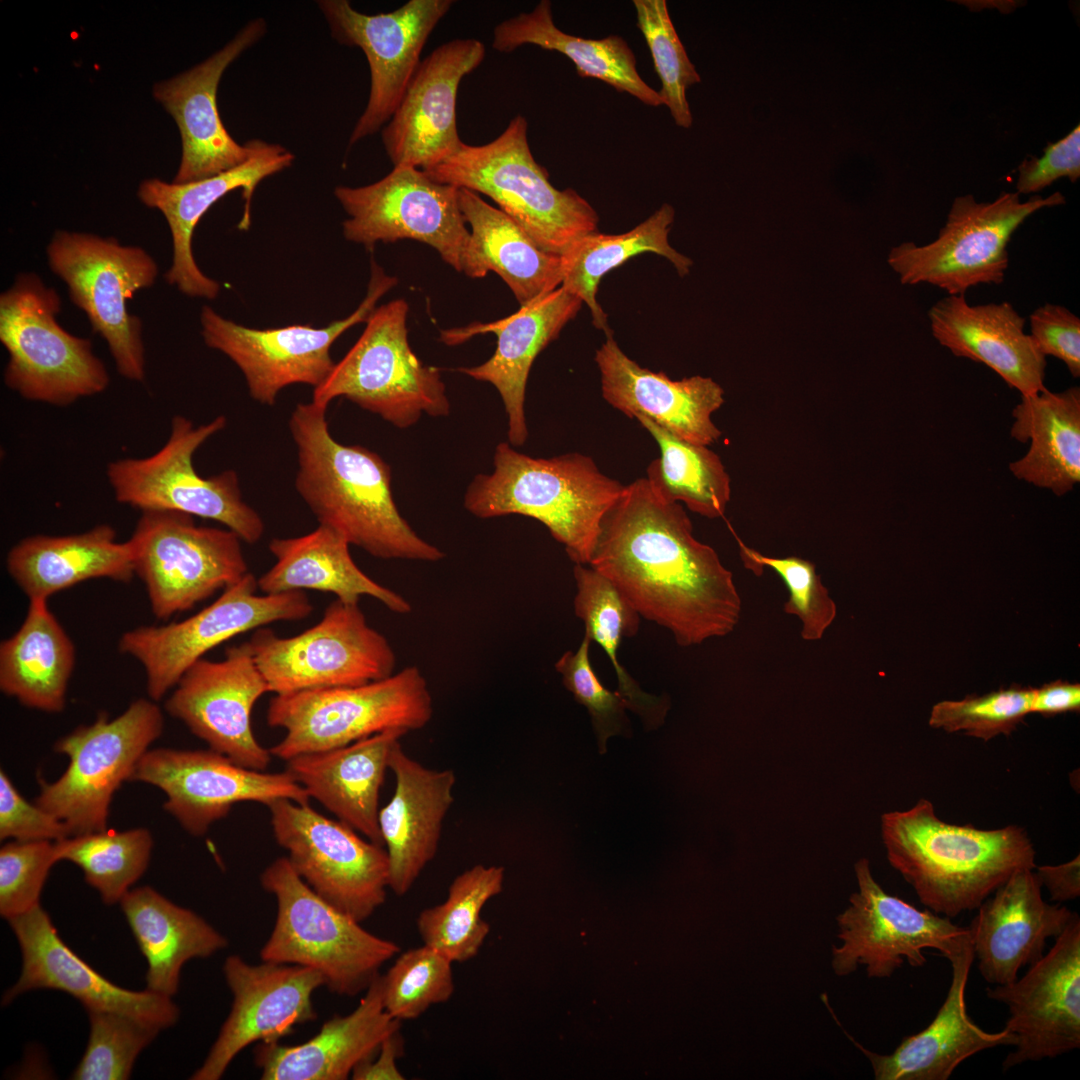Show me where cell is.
Instances as JSON below:
<instances>
[{"label":"cell","instance_id":"cell-1","mask_svg":"<svg viewBox=\"0 0 1080 1080\" xmlns=\"http://www.w3.org/2000/svg\"><path fill=\"white\" fill-rule=\"evenodd\" d=\"M588 565L682 647L726 636L740 620L732 572L694 537L682 505L659 495L647 478L623 487L601 522Z\"/></svg>","mask_w":1080,"mask_h":1080},{"label":"cell","instance_id":"cell-2","mask_svg":"<svg viewBox=\"0 0 1080 1080\" xmlns=\"http://www.w3.org/2000/svg\"><path fill=\"white\" fill-rule=\"evenodd\" d=\"M326 411L312 401L299 403L289 419L298 459L295 488L319 525L376 558L442 560L445 553L419 536L400 514L390 466L363 446L337 442Z\"/></svg>","mask_w":1080,"mask_h":1080},{"label":"cell","instance_id":"cell-3","mask_svg":"<svg viewBox=\"0 0 1080 1080\" xmlns=\"http://www.w3.org/2000/svg\"><path fill=\"white\" fill-rule=\"evenodd\" d=\"M887 859L934 913L953 918L975 910L1014 872L1035 869L1024 828L978 829L944 822L931 801L881 817Z\"/></svg>","mask_w":1080,"mask_h":1080},{"label":"cell","instance_id":"cell-4","mask_svg":"<svg viewBox=\"0 0 1080 1080\" xmlns=\"http://www.w3.org/2000/svg\"><path fill=\"white\" fill-rule=\"evenodd\" d=\"M507 442L493 455V470L478 474L463 504L472 515L489 519L518 514L541 522L575 564L588 565L601 522L623 485L580 453L534 458Z\"/></svg>","mask_w":1080,"mask_h":1080},{"label":"cell","instance_id":"cell-5","mask_svg":"<svg viewBox=\"0 0 1080 1080\" xmlns=\"http://www.w3.org/2000/svg\"><path fill=\"white\" fill-rule=\"evenodd\" d=\"M527 132V120L517 115L491 142H463L423 171L436 182L489 197L542 250L562 256L576 240L598 231L599 216L575 190L550 183L547 170L533 157Z\"/></svg>","mask_w":1080,"mask_h":1080},{"label":"cell","instance_id":"cell-6","mask_svg":"<svg viewBox=\"0 0 1080 1080\" xmlns=\"http://www.w3.org/2000/svg\"><path fill=\"white\" fill-rule=\"evenodd\" d=\"M260 880L277 902L273 930L260 951L262 961L314 969L331 992L354 997L401 952L398 944L372 934L321 898L287 857L274 860Z\"/></svg>","mask_w":1080,"mask_h":1080},{"label":"cell","instance_id":"cell-7","mask_svg":"<svg viewBox=\"0 0 1080 1080\" xmlns=\"http://www.w3.org/2000/svg\"><path fill=\"white\" fill-rule=\"evenodd\" d=\"M58 292L21 273L0 295V342L9 359L4 383L22 398L64 407L107 389L110 375L90 339L57 321Z\"/></svg>","mask_w":1080,"mask_h":1080},{"label":"cell","instance_id":"cell-8","mask_svg":"<svg viewBox=\"0 0 1080 1080\" xmlns=\"http://www.w3.org/2000/svg\"><path fill=\"white\" fill-rule=\"evenodd\" d=\"M433 713L427 680L415 665L361 685L280 694L270 700L266 719L286 733L269 750L287 761L391 729L420 730Z\"/></svg>","mask_w":1080,"mask_h":1080},{"label":"cell","instance_id":"cell-9","mask_svg":"<svg viewBox=\"0 0 1080 1080\" xmlns=\"http://www.w3.org/2000/svg\"><path fill=\"white\" fill-rule=\"evenodd\" d=\"M408 310L403 299L375 308L359 339L313 389L312 402L328 408L344 397L401 429L416 424L423 413L448 416L440 370L425 365L409 344Z\"/></svg>","mask_w":1080,"mask_h":1080},{"label":"cell","instance_id":"cell-10","mask_svg":"<svg viewBox=\"0 0 1080 1080\" xmlns=\"http://www.w3.org/2000/svg\"><path fill=\"white\" fill-rule=\"evenodd\" d=\"M226 424L224 415L198 426L185 416H173L168 439L158 451L107 464V480L115 500L141 512L175 511L213 520L243 542H258L265 525L243 500L237 473L225 470L202 477L193 465L195 452Z\"/></svg>","mask_w":1080,"mask_h":1080},{"label":"cell","instance_id":"cell-11","mask_svg":"<svg viewBox=\"0 0 1080 1080\" xmlns=\"http://www.w3.org/2000/svg\"><path fill=\"white\" fill-rule=\"evenodd\" d=\"M46 255L71 302L106 342L118 373L143 382V326L128 312L127 302L154 285L159 273L155 259L142 247L123 245L114 237L65 230L54 233Z\"/></svg>","mask_w":1080,"mask_h":1080},{"label":"cell","instance_id":"cell-12","mask_svg":"<svg viewBox=\"0 0 1080 1080\" xmlns=\"http://www.w3.org/2000/svg\"><path fill=\"white\" fill-rule=\"evenodd\" d=\"M155 702L138 698L114 719L100 713L93 724L55 743L54 750L68 757V766L54 782L39 781L35 803L61 820L70 836L107 830L115 792L131 780L163 732L164 716Z\"/></svg>","mask_w":1080,"mask_h":1080},{"label":"cell","instance_id":"cell-13","mask_svg":"<svg viewBox=\"0 0 1080 1080\" xmlns=\"http://www.w3.org/2000/svg\"><path fill=\"white\" fill-rule=\"evenodd\" d=\"M1064 203L1060 192L1026 201L1017 192H1002L992 202L958 196L932 242L902 243L891 249L888 263L902 284H930L949 295H965L980 284L999 285L1009 265L1013 233L1036 211Z\"/></svg>","mask_w":1080,"mask_h":1080},{"label":"cell","instance_id":"cell-14","mask_svg":"<svg viewBox=\"0 0 1080 1080\" xmlns=\"http://www.w3.org/2000/svg\"><path fill=\"white\" fill-rule=\"evenodd\" d=\"M247 644L276 695L361 685L392 675L396 666L392 646L368 624L359 604L338 599L318 623L298 635L280 637L262 627Z\"/></svg>","mask_w":1080,"mask_h":1080},{"label":"cell","instance_id":"cell-15","mask_svg":"<svg viewBox=\"0 0 1080 1080\" xmlns=\"http://www.w3.org/2000/svg\"><path fill=\"white\" fill-rule=\"evenodd\" d=\"M154 616L167 620L249 573L242 540L175 511H144L128 539Z\"/></svg>","mask_w":1080,"mask_h":1080},{"label":"cell","instance_id":"cell-16","mask_svg":"<svg viewBox=\"0 0 1080 1080\" xmlns=\"http://www.w3.org/2000/svg\"><path fill=\"white\" fill-rule=\"evenodd\" d=\"M258 589L257 578L249 572L182 621L139 626L122 634L118 649L143 666L150 699L161 700L195 662L218 645L274 622L305 619L313 611L303 591L259 595Z\"/></svg>","mask_w":1080,"mask_h":1080},{"label":"cell","instance_id":"cell-17","mask_svg":"<svg viewBox=\"0 0 1080 1080\" xmlns=\"http://www.w3.org/2000/svg\"><path fill=\"white\" fill-rule=\"evenodd\" d=\"M397 282V278L372 262L367 293L361 304L346 318L323 328L308 324L250 328L224 318L205 305L200 314L201 334L208 347L225 354L241 370L250 396L261 404L273 406L287 386H319L335 365L331 346L349 328L366 322L377 301Z\"/></svg>","mask_w":1080,"mask_h":1080},{"label":"cell","instance_id":"cell-18","mask_svg":"<svg viewBox=\"0 0 1080 1080\" xmlns=\"http://www.w3.org/2000/svg\"><path fill=\"white\" fill-rule=\"evenodd\" d=\"M854 871L858 890L836 918L842 944L833 946L831 963L837 976L864 966L868 977L888 978L905 960L912 967L924 966V949H936L950 960L970 943L968 927L888 894L874 879L867 858L859 859Z\"/></svg>","mask_w":1080,"mask_h":1080},{"label":"cell","instance_id":"cell-19","mask_svg":"<svg viewBox=\"0 0 1080 1080\" xmlns=\"http://www.w3.org/2000/svg\"><path fill=\"white\" fill-rule=\"evenodd\" d=\"M267 807L276 842L321 898L360 923L384 904L389 861L383 846L362 839L309 804L279 799Z\"/></svg>","mask_w":1080,"mask_h":1080},{"label":"cell","instance_id":"cell-20","mask_svg":"<svg viewBox=\"0 0 1080 1080\" xmlns=\"http://www.w3.org/2000/svg\"><path fill=\"white\" fill-rule=\"evenodd\" d=\"M334 195L348 215L342 223L347 240L367 248L379 241L416 240L463 273L470 230L460 209L459 188L432 180L422 169L396 166L372 184L338 186Z\"/></svg>","mask_w":1080,"mask_h":1080},{"label":"cell","instance_id":"cell-21","mask_svg":"<svg viewBox=\"0 0 1080 1080\" xmlns=\"http://www.w3.org/2000/svg\"><path fill=\"white\" fill-rule=\"evenodd\" d=\"M453 3L410 0L394 11L369 15L355 10L347 0L317 2L333 39L360 48L369 64V97L349 137V147L388 123L421 62L428 38Z\"/></svg>","mask_w":1080,"mask_h":1080},{"label":"cell","instance_id":"cell-22","mask_svg":"<svg viewBox=\"0 0 1080 1080\" xmlns=\"http://www.w3.org/2000/svg\"><path fill=\"white\" fill-rule=\"evenodd\" d=\"M130 781L161 789L167 796L164 810L194 836L204 835L237 803L258 802L267 806L275 800L288 799L307 805L311 799L286 770L266 773L249 769L212 749L148 750Z\"/></svg>","mask_w":1080,"mask_h":1080},{"label":"cell","instance_id":"cell-23","mask_svg":"<svg viewBox=\"0 0 1080 1080\" xmlns=\"http://www.w3.org/2000/svg\"><path fill=\"white\" fill-rule=\"evenodd\" d=\"M1008 1007L1007 1030L1017 1039L1003 1070L1055 1058L1080 1047V917L1073 912L1049 951L1015 981L987 988Z\"/></svg>","mask_w":1080,"mask_h":1080},{"label":"cell","instance_id":"cell-24","mask_svg":"<svg viewBox=\"0 0 1080 1080\" xmlns=\"http://www.w3.org/2000/svg\"><path fill=\"white\" fill-rule=\"evenodd\" d=\"M269 687L247 642L225 650L220 661L200 659L180 678L165 702L209 748L249 769L264 771L270 750L256 739L251 713Z\"/></svg>","mask_w":1080,"mask_h":1080},{"label":"cell","instance_id":"cell-25","mask_svg":"<svg viewBox=\"0 0 1080 1080\" xmlns=\"http://www.w3.org/2000/svg\"><path fill=\"white\" fill-rule=\"evenodd\" d=\"M223 972L232 1007L192 1080H218L250 1044L280 1041L295 1026L317 1018L312 996L325 983L314 969L267 961L253 965L231 955Z\"/></svg>","mask_w":1080,"mask_h":1080},{"label":"cell","instance_id":"cell-26","mask_svg":"<svg viewBox=\"0 0 1080 1080\" xmlns=\"http://www.w3.org/2000/svg\"><path fill=\"white\" fill-rule=\"evenodd\" d=\"M484 44L458 38L421 60L394 114L381 131L384 149L396 166L425 170L461 146L457 94L462 79L485 58Z\"/></svg>","mask_w":1080,"mask_h":1080},{"label":"cell","instance_id":"cell-27","mask_svg":"<svg viewBox=\"0 0 1080 1080\" xmlns=\"http://www.w3.org/2000/svg\"><path fill=\"white\" fill-rule=\"evenodd\" d=\"M8 923L20 947L22 966L18 980L3 995V1005L31 990L52 989L76 998L86 1011L123 1013L161 1030L178 1021L180 1009L172 997L122 988L82 960L63 942L41 905Z\"/></svg>","mask_w":1080,"mask_h":1080},{"label":"cell","instance_id":"cell-28","mask_svg":"<svg viewBox=\"0 0 1080 1080\" xmlns=\"http://www.w3.org/2000/svg\"><path fill=\"white\" fill-rule=\"evenodd\" d=\"M294 159V154L282 145L254 139L253 152L245 162L215 176L181 184L160 179L143 181L139 199L164 215L171 232L173 256L165 274L167 283L190 297L216 298L220 284L200 270L193 256L194 229L215 202L241 189L244 212L238 228L247 230L256 187L268 176L290 167Z\"/></svg>","mask_w":1080,"mask_h":1080},{"label":"cell","instance_id":"cell-29","mask_svg":"<svg viewBox=\"0 0 1080 1080\" xmlns=\"http://www.w3.org/2000/svg\"><path fill=\"white\" fill-rule=\"evenodd\" d=\"M266 32L263 19L250 21L222 49L171 79L155 84L154 97L174 118L181 135L182 157L174 183L203 180L245 162L254 139L238 144L224 127L217 89L226 68Z\"/></svg>","mask_w":1080,"mask_h":1080},{"label":"cell","instance_id":"cell-30","mask_svg":"<svg viewBox=\"0 0 1080 1080\" xmlns=\"http://www.w3.org/2000/svg\"><path fill=\"white\" fill-rule=\"evenodd\" d=\"M583 301L562 286L543 294L513 314L489 323L442 330L446 345L461 344L478 334L497 336L494 354L484 363L457 370L475 380L492 384L500 394L508 417V439L518 447L528 438L524 402L531 366L564 326L574 319Z\"/></svg>","mask_w":1080,"mask_h":1080},{"label":"cell","instance_id":"cell-31","mask_svg":"<svg viewBox=\"0 0 1080 1080\" xmlns=\"http://www.w3.org/2000/svg\"><path fill=\"white\" fill-rule=\"evenodd\" d=\"M993 893L979 905L968 930L981 976L1003 985L1044 955L1047 940L1062 933L1073 911L1043 899L1034 869L1017 870Z\"/></svg>","mask_w":1080,"mask_h":1080},{"label":"cell","instance_id":"cell-32","mask_svg":"<svg viewBox=\"0 0 1080 1080\" xmlns=\"http://www.w3.org/2000/svg\"><path fill=\"white\" fill-rule=\"evenodd\" d=\"M602 396L630 418L646 416L678 437L708 446L721 431L711 419L724 403V390L700 375L672 380L665 372L641 367L619 347L613 333L596 350Z\"/></svg>","mask_w":1080,"mask_h":1080},{"label":"cell","instance_id":"cell-33","mask_svg":"<svg viewBox=\"0 0 1080 1080\" xmlns=\"http://www.w3.org/2000/svg\"><path fill=\"white\" fill-rule=\"evenodd\" d=\"M395 789L379 809L378 824L389 861V889L403 896L439 847L443 821L454 801L453 770L427 768L397 742L389 757Z\"/></svg>","mask_w":1080,"mask_h":1080},{"label":"cell","instance_id":"cell-34","mask_svg":"<svg viewBox=\"0 0 1080 1080\" xmlns=\"http://www.w3.org/2000/svg\"><path fill=\"white\" fill-rule=\"evenodd\" d=\"M928 318L933 337L955 356L985 364L1021 395L1046 388V357L1009 302L970 305L965 295H948Z\"/></svg>","mask_w":1080,"mask_h":1080},{"label":"cell","instance_id":"cell-35","mask_svg":"<svg viewBox=\"0 0 1080 1080\" xmlns=\"http://www.w3.org/2000/svg\"><path fill=\"white\" fill-rule=\"evenodd\" d=\"M974 959L970 942L949 960L951 984L935 1018L922 1031L904 1037L891 1054L872 1052L844 1031L871 1063L876 1080H947L967 1058L1016 1044V1036L1006 1028L987 1032L968 1015L965 992Z\"/></svg>","mask_w":1080,"mask_h":1080},{"label":"cell","instance_id":"cell-36","mask_svg":"<svg viewBox=\"0 0 1080 1080\" xmlns=\"http://www.w3.org/2000/svg\"><path fill=\"white\" fill-rule=\"evenodd\" d=\"M407 732L387 730L348 745L287 760L286 771L340 822L383 846L379 794L394 745Z\"/></svg>","mask_w":1080,"mask_h":1080},{"label":"cell","instance_id":"cell-37","mask_svg":"<svg viewBox=\"0 0 1080 1080\" xmlns=\"http://www.w3.org/2000/svg\"><path fill=\"white\" fill-rule=\"evenodd\" d=\"M400 1026L384 1008L379 975L350 1014L334 1016L298 1045L261 1043L255 1062L263 1080H345Z\"/></svg>","mask_w":1080,"mask_h":1080},{"label":"cell","instance_id":"cell-38","mask_svg":"<svg viewBox=\"0 0 1080 1080\" xmlns=\"http://www.w3.org/2000/svg\"><path fill=\"white\" fill-rule=\"evenodd\" d=\"M116 537L108 524L79 534L28 536L9 550L7 571L29 600H47L90 579L129 583L135 576L132 547Z\"/></svg>","mask_w":1080,"mask_h":1080},{"label":"cell","instance_id":"cell-39","mask_svg":"<svg viewBox=\"0 0 1080 1080\" xmlns=\"http://www.w3.org/2000/svg\"><path fill=\"white\" fill-rule=\"evenodd\" d=\"M349 546L343 536L323 525L305 535L273 538L268 548L275 564L257 578L258 588L263 594L316 590L347 604H359L362 596H369L394 613H409V601L364 573Z\"/></svg>","mask_w":1080,"mask_h":1080},{"label":"cell","instance_id":"cell-40","mask_svg":"<svg viewBox=\"0 0 1080 1080\" xmlns=\"http://www.w3.org/2000/svg\"><path fill=\"white\" fill-rule=\"evenodd\" d=\"M459 205L470 226L465 275L483 278L495 272L520 306L561 286V256L542 250L518 224L480 194L459 188Z\"/></svg>","mask_w":1080,"mask_h":1080},{"label":"cell","instance_id":"cell-41","mask_svg":"<svg viewBox=\"0 0 1080 1080\" xmlns=\"http://www.w3.org/2000/svg\"><path fill=\"white\" fill-rule=\"evenodd\" d=\"M120 906L147 961L146 989L154 993L173 997L186 962L208 958L228 945L204 918L150 886L131 889Z\"/></svg>","mask_w":1080,"mask_h":1080},{"label":"cell","instance_id":"cell-42","mask_svg":"<svg viewBox=\"0 0 1080 1080\" xmlns=\"http://www.w3.org/2000/svg\"><path fill=\"white\" fill-rule=\"evenodd\" d=\"M75 660V646L47 600H29L20 628L0 644V689L28 708L62 712Z\"/></svg>","mask_w":1080,"mask_h":1080},{"label":"cell","instance_id":"cell-43","mask_svg":"<svg viewBox=\"0 0 1080 1080\" xmlns=\"http://www.w3.org/2000/svg\"><path fill=\"white\" fill-rule=\"evenodd\" d=\"M1012 415L1011 436L1031 444L1025 456L1010 463L1011 473L1057 496L1071 491L1080 481L1079 387L1021 395Z\"/></svg>","mask_w":1080,"mask_h":1080},{"label":"cell","instance_id":"cell-44","mask_svg":"<svg viewBox=\"0 0 1080 1080\" xmlns=\"http://www.w3.org/2000/svg\"><path fill=\"white\" fill-rule=\"evenodd\" d=\"M527 44L564 54L580 77L604 81L646 105H663L659 93L637 72L635 55L622 37L585 39L565 33L555 25L548 0H541L530 12L503 20L493 30L492 48L498 52L510 53Z\"/></svg>","mask_w":1080,"mask_h":1080},{"label":"cell","instance_id":"cell-45","mask_svg":"<svg viewBox=\"0 0 1080 1080\" xmlns=\"http://www.w3.org/2000/svg\"><path fill=\"white\" fill-rule=\"evenodd\" d=\"M674 208L664 203L646 220L622 234L594 232L576 240L561 256V286L578 296L589 307L593 325L613 333L608 316L596 299L602 278L630 258L654 253L668 259L683 277L689 273L691 259L676 251L668 242Z\"/></svg>","mask_w":1080,"mask_h":1080},{"label":"cell","instance_id":"cell-46","mask_svg":"<svg viewBox=\"0 0 1080 1080\" xmlns=\"http://www.w3.org/2000/svg\"><path fill=\"white\" fill-rule=\"evenodd\" d=\"M576 582L574 611L585 624V634L602 647L615 670L617 692L628 709L636 713L648 730L663 724L670 707L664 696L644 692L618 660L623 637L634 636L639 630L640 615L617 588L591 566L575 564Z\"/></svg>","mask_w":1080,"mask_h":1080},{"label":"cell","instance_id":"cell-47","mask_svg":"<svg viewBox=\"0 0 1080 1080\" xmlns=\"http://www.w3.org/2000/svg\"><path fill=\"white\" fill-rule=\"evenodd\" d=\"M635 419L651 434L660 457L647 468V479L663 498L683 502L695 513L722 517L730 500V477L720 457L705 445L686 441L646 416Z\"/></svg>","mask_w":1080,"mask_h":1080},{"label":"cell","instance_id":"cell-48","mask_svg":"<svg viewBox=\"0 0 1080 1080\" xmlns=\"http://www.w3.org/2000/svg\"><path fill=\"white\" fill-rule=\"evenodd\" d=\"M502 866L474 865L451 882L446 899L423 909L416 920L418 933L427 945L452 963L465 962L480 951L490 932L481 912L487 902L502 892Z\"/></svg>","mask_w":1080,"mask_h":1080},{"label":"cell","instance_id":"cell-49","mask_svg":"<svg viewBox=\"0 0 1080 1080\" xmlns=\"http://www.w3.org/2000/svg\"><path fill=\"white\" fill-rule=\"evenodd\" d=\"M153 847L150 831L137 827L69 836L55 841L57 861L77 865L105 904L120 903L146 871Z\"/></svg>","mask_w":1080,"mask_h":1080},{"label":"cell","instance_id":"cell-50","mask_svg":"<svg viewBox=\"0 0 1080 1080\" xmlns=\"http://www.w3.org/2000/svg\"><path fill=\"white\" fill-rule=\"evenodd\" d=\"M452 962L437 950L422 945L397 955L380 975L386 1012L396 1020H414L431 1006L448 1001L455 990Z\"/></svg>","mask_w":1080,"mask_h":1080},{"label":"cell","instance_id":"cell-51","mask_svg":"<svg viewBox=\"0 0 1080 1080\" xmlns=\"http://www.w3.org/2000/svg\"><path fill=\"white\" fill-rule=\"evenodd\" d=\"M637 25L649 47L661 80L658 92L674 122L690 128L692 114L686 98L689 87L701 81L675 30L665 0H634Z\"/></svg>","mask_w":1080,"mask_h":1080},{"label":"cell","instance_id":"cell-52","mask_svg":"<svg viewBox=\"0 0 1080 1080\" xmlns=\"http://www.w3.org/2000/svg\"><path fill=\"white\" fill-rule=\"evenodd\" d=\"M90 1033L73 1080L129 1079L138 1055L161 1029L132 1016L107 1010L87 1011Z\"/></svg>","mask_w":1080,"mask_h":1080},{"label":"cell","instance_id":"cell-53","mask_svg":"<svg viewBox=\"0 0 1080 1080\" xmlns=\"http://www.w3.org/2000/svg\"><path fill=\"white\" fill-rule=\"evenodd\" d=\"M1033 692L1034 688L1012 685L981 696L941 701L932 707L929 725L984 741L1010 735L1030 714Z\"/></svg>","mask_w":1080,"mask_h":1080},{"label":"cell","instance_id":"cell-54","mask_svg":"<svg viewBox=\"0 0 1080 1080\" xmlns=\"http://www.w3.org/2000/svg\"><path fill=\"white\" fill-rule=\"evenodd\" d=\"M738 543L747 569L760 575L762 569L768 567L783 580L789 592L784 612L798 617L802 625L801 637L806 641L820 640L835 620L837 608L817 574L815 564L796 556H765L739 539Z\"/></svg>","mask_w":1080,"mask_h":1080},{"label":"cell","instance_id":"cell-55","mask_svg":"<svg viewBox=\"0 0 1080 1080\" xmlns=\"http://www.w3.org/2000/svg\"><path fill=\"white\" fill-rule=\"evenodd\" d=\"M591 639L584 635L576 651L565 652L555 663L564 686L575 700L585 706L591 717L600 753L606 752L608 739L615 735H631L625 710L626 701L617 691H610L597 677L589 659Z\"/></svg>","mask_w":1080,"mask_h":1080},{"label":"cell","instance_id":"cell-56","mask_svg":"<svg viewBox=\"0 0 1080 1080\" xmlns=\"http://www.w3.org/2000/svg\"><path fill=\"white\" fill-rule=\"evenodd\" d=\"M55 841H16L0 849V915L7 921L40 905L49 871L57 863Z\"/></svg>","mask_w":1080,"mask_h":1080},{"label":"cell","instance_id":"cell-57","mask_svg":"<svg viewBox=\"0 0 1080 1080\" xmlns=\"http://www.w3.org/2000/svg\"><path fill=\"white\" fill-rule=\"evenodd\" d=\"M67 826L50 812L28 802L0 771V839L58 841L69 837Z\"/></svg>","mask_w":1080,"mask_h":1080},{"label":"cell","instance_id":"cell-58","mask_svg":"<svg viewBox=\"0 0 1080 1080\" xmlns=\"http://www.w3.org/2000/svg\"><path fill=\"white\" fill-rule=\"evenodd\" d=\"M1030 336L1046 357L1064 362L1071 375L1080 376V319L1064 306L1046 303L1029 317Z\"/></svg>","mask_w":1080,"mask_h":1080},{"label":"cell","instance_id":"cell-59","mask_svg":"<svg viewBox=\"0 0 1080 1080\" xmlns=\"http://www.w3.org/2000/svg\"><path fill=\"white\" fill-rule=\"evenodd\" d=\"M1017 193H1036L1062 177L1075 182L1080 177V126L1055 143L1041 157L1025 159L1018 167Z\"/></svg>","mask_w":1080,"mask_h":1080},{"label":"cell","instance_id":"cell-60","mask_svg":"<svg viewBox=\"0 0 1080 1080\" xmlns=\"http://www.w3.org/2000/svg\"><path fill=\"white\" fill-rule=\"evenodd\" d=\"M403 1038L400 1030L388 1036L371 1058L359 1063L352 1071L354 1080H403L404 1075L397 1066V1059L403 1054Z\"/></svg>","mask_w":1080,"mask_h":1080},{"label":"cell","instance_id":"cell-61","mask_svg":"<svg viewBox=\"0 0 1080 1080\" xmlns=\"http://www.w3.org/2000/svg\"><path fill=\"white\" fill-rule=\"evenodd\" d=\"M1080 684L1056 680L1035 689L1030 713L1045 717L1066 712H1079Z\"/></svg>","mask_w":1080,"mask_h":1080},{"label":"cell","instance_id":"cell-62","mask_svg":"<svg viewBox=\"0 0 1080 1080\" xmlns=\"http://www.w3.org/2000/svg\"><path fill=\"white\" fill-rule=\"evenodd\" d=\"M1034 872L1052 901H1072L1080 895V857L1059 865L1036 866Z\"/></svg>","mask_w":1080,"mask_h":1080}]
</instances>
